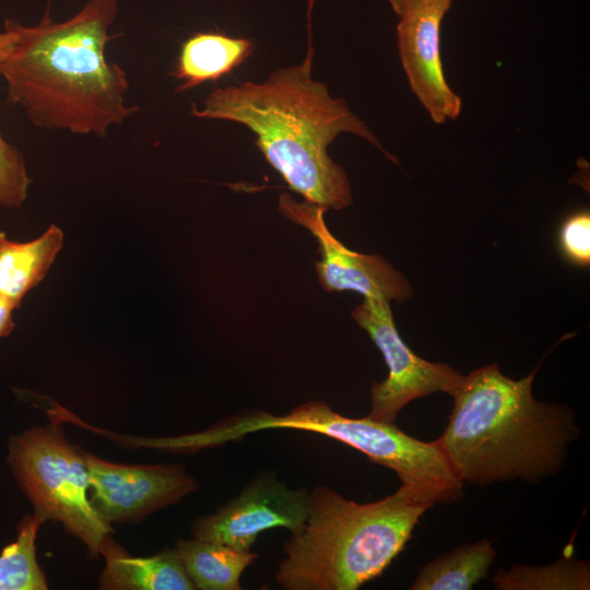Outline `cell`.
I'll list each match as a JSON object with an SVG mask.
<instances>
[{"label":"cell","mask_w":590,"mask_h":590,"mask_svg":"<svg viewBox=\"0 0 590 590\" xmlns=\"http://www.w3.org/2000/svg\"><path fill=\"white\" fill-rule=\"evenodd\" d=\"M117 12V0H88L59 23L48 12L34 26L5 20L12 38L0 54V76L8 102L38 128L98 138L137 113L125 104L126 71L105 57Z\"/></svg>","instance_id":"6da1fadb"},{"label":"cell","mask_w":590,"mask_h":590,"mask_svg":"<svg viewBox=\"0 0 590 590\" xmlns=\"http://www.w3.org/2000/svg\"><path fill=\"white\" fill-rule=\"evenodd\" d=\"M314 49L297 66L281 68L261 83L247 81L215 88L191 115L241 123L256 134L255 143L288 188L327 210L352 204L344 169L328 154L343 132L353 133L384 151L376 135L342 98L312 79Z\"/></svg>","instance_id":"7a4b0ae2"},{"label":"cell","mask_w":590,"mask_h":590,"mask_svg":"<svg viewBox=\"0 0 590 590\" xmlns=\"http://www.w3.org/2000/svg\"><path fill=\"white\" fill-rule=\"evenodd\" d=\"M538 368L520 379L495 363L462 375L448 424L435 439L460 481L538 484L562 471L580 434L577 413L533 397Z\"/></svg>","instance_id":"3957f363"},{"label":"cell","mask_w":590,"mask_h":590,"mask_svg":"<svg viewBox=\"0 0 590 590\" xmlns=\"http://www.w3.org/2000/svg\"><path fill=\"white\" fill-rule=\"evenodd\" d=\"M429 508L403 486L361 504L318 485L303 528L284 543L275 580L286 590H356L388 568Z\"/></svg>","instance_id":"277c9868"},{"label":"cell","mask_w":590,"mask_h":590,"mask_svg":"<svg viewBox=\"0 0 590 590\" xmlns=\"http://www.w3.org/2000/svg\"><path fill=\"white\" fill-rule=\"evenodd\" d=\"M271 428L308 430L339 440L370 461L397 473L401 486L429 507L453 504L463 496L460 481L436 440L422 441L394 423L347 417L323 401H308L285 415L263 411L235 415L211 427L216 445Z\"/></svg>","instance_id":"5b68a950"},{"label":"cell","mask_w":590,"mask_h":590,"mask_svg":"<svg viewBox=\"0 0 590 590\" xmlns=\"http://www.w3.org/2000/svg\"><path fill=\"white\" fill-rule=\"evenodd\" d=\"M9 462L22 489L43 518L60 521L91 556L101 554L113 529L87 495L84 452L71 446L54 425L35 427L11 438Z\"/></svg>","instance_id":"8992f818"},{"label":"cell","mask_w":590,"mask_h":590,"mask_svg":"<svg viewBox=\"0 0 590 590\" xmlns=\"http://www.w3.org/2000/svg\"><path fill=\"white\" fill-rule=\"evenodd\" d=\"M390 302L365 297L352 317L381 352L388 376L370 390L368 417L394 423L403 408L436 392L452 396L462 375L447 363L429 362L416 355L400 337Z\"/></svg>","instance_id":"52a82bcc"},{"label":"cell","mask_w":590,"mask_h":590,"mask_svg":"<svg viewBox=\"0 0 590 590\" xmlns=\"http://www.w3.org/2000/svg\"><path fill=\"white\" fill-rule=\"evenodd\" d=\"M309 491L292 488L273 472L258 473L216 512L197 518L193 538L249 552L258 535L281 527L292 534L304 526L308 514Z\"/></svg>","instance_id":"ba28073f"},{"label":"cell","mask_w":590,"mask_h":590,"mask_svg":"<svg viewBox=\"0 0 590 590\" xmlns=\"http://www.w3.org/2000/svg\"><path fill=\"white\" fill-rule=\"evenodd\" d=\"M279 211L317 239L321 258L315 268L327 292L355 291L364 297L397 303L413 295L408 279L385 258L353 251L334 238L323 220L326 208L307 201L300 203L283 193Z\"/></svg>","instance_id":"9c48e42d"},{"label":"cell","mask_w":590,"mask_h":590,"mask_svg":"<svg viewBox=\"0 0 590 590\" xmlns=\"http://www.w3.org/2000/svg\"><path fill=\"white\" fill-rule=\"evenodd\" d=\"M91 503L109 524L139 520L194 492L197 481L177 463L123 465L84 452Z\"/></svg>","instance_id":"30bf717a"},{"label":"cell","mask_w":590,"mask_h":590,"mask_svg":"<svg viewBox=\"0 0 590 590\" xmlns=\"http://www.w3.org/2000/svg\"><path fill=\"white\" fill-rule=\"evenodd\" d=\"M453 0H418L400 13L397 45L409 85L438 125L456 120L461 98L449 86L441 62L440 27Z\"/></svg>","instance_id":"8fae6325"},{"label":"cell","mask_w":590,"mask_h":590,"mask_svg":"<svg viewBox=\"0 0 590 590\" xmlns=\"http://www.w3.org/2000/svg\"><path fill=\"white\" fill-rule=\"evenodd\" d=\"M101 554L106 565L99 587L110 590H193L175 548H165L149 557L130 556L111 536Z\"/></svg>","instance_id":"7c38bea8"},{"label":"cell","mask_w":590,"mask_h":590,"mask_svg":"<svg viewBox=\"0 0 590 590\" xmlns=\"http://www.w3.org/2000/svg\"><path fill=\"white\" fill-rule=\"evenodd\" d=\"M63 240V232L55 224L28 241L11 240L0 232V295L19 308L26 294L46 278Z\"/></svg>","instance_id":"4fadbf2b"},{"label":"cell","mask_w":590,"mask_h":590,"mask_svg":"<svg viewBox=\"0 0 590 590\" xmlns=\"http://www.w3.org/2000/svg\"><path fill=\"white\" fill-rule=\"evenodd\" d=\"M253 43L222 33H196L180 47L172 75L180 81L176 92L217 81L239 67L253 52Z\"/></svg>","instance_id":"5bb4252c"},{"label":"cell","mask_w":590,"mask_h":590,"mask_svg":"<svg viewBox=\"0 0 590 590\" xmlns=\"http://www.w3.org/2000/svg\"><path fill=\"white\" fill-rule=\"evenodd\" d=\"M196 589L240 590V577L257 554L196 538L180 539L175 547Z\"/></svg>","instance_id":"9a60e30c"},{"label":"cell","mask_w":590,"mask_h":590,"mask_svg":"<svg viewBox=\"0 0 590 590\" xmlns=\"http://www.w3.org/2000/svg\"><path fill=\"white\" fill-rule=\"evenodd\" d=\"M496 556L493 540L482 539L439 554L427 562L410 586L412 590H469L484 579Z\"/></svg>","instance_id":"2e32d148"},{"label":"cell","mask_w":590,"mask_h":590,"mask_svg":"<svg viewBox=\"0 0 590 590\" xmlns=\"http://www.w3.org/2000/svg\"><path fill=\"white\" fill-rule=\"evenodd\" d=\"M492 582L498 590H589L590 563L565 556L542 566L499 568Z\"/></svg>","instance_id":"e0dca14e"},{"label":"cell","mask_w":590,"mask_h":590,"mask_svg":"<svg viewBox=\"0 0 590 590\" xmlns=\"http://www.w3.org/2000/svg\"><path fill=\"white\" fill-rule=\"evenodd\" d=\"M46 519L34 514L19 526L17 539L0 554V590H46V577L36 560L37 531Z\"/></svg>","instance_id":"ac0fdd59"},{"label":"cell","mask_w":590,"mask_h":590,"mask_svg":"<svg viewBox=\"0 0 590 590\" xmlns=\"http://www.w3.org/2000/svg\"><path fill=\"white\" fill-rule=\"evenodd\" d=\"M31 182L22 153L0 134V206L21 208Z\"/></svg>","instance_id":"d6986e66"},{"label":"cell","mask_w":590,"mask_h":590,"mask_svg":"<svg viewBox=\"0 0 590 590\" xmlns=\"http://www.w3.org/2000/svg\"><path fill=\"white\" fill-rule=\"evenodd\" d=\"M559 248L565 258L577 267L590 263V214L579 211L569 215L559 228Z\"/></svg>","instance_id":"ffe728a7"},{"label":"cell","mask_w":590,"mask_h":590,"mask_svg":"<svg viewBox=\"0 0 590 590\" xmlns=\"http://www.w3.org/2000/svg\"><path fill=\"white\" fill-rule=\"evenodd\" d=\"M16 306L0 295V339L8 337L14 329L13 311Z\"/></svg>","instance_id":"44dd1931"},{"label":"cell","mask_w":590,"mask_h":590,"mask_svg":"<svg viewBox=\"0 0 590 590\" xmlns=\"http://www.w3.org/2000/svg\"><path fill=\"white\" fill-rule=\"evenodd\" d=\"M416 1L418 0H389V3L392 10L396 12V14L399 15L406 8H409L411 4H413Z\"/></svg>","instance_id":"7402d4cb"},{"label":"cell","mask_w":590,"mask_h":590,"mask_svg":"<svg viewBox=\"0 0 590 590\" xmlns=\"http://www.w3.org/2000/svg\"><path fill=\"white\" fill-rule=\"evenodd\" d=\"M12 38L10 31L5 30L0 33V54L4 50Z\"/></svg>","instance_id":"603a6c76"}]
</instances>
